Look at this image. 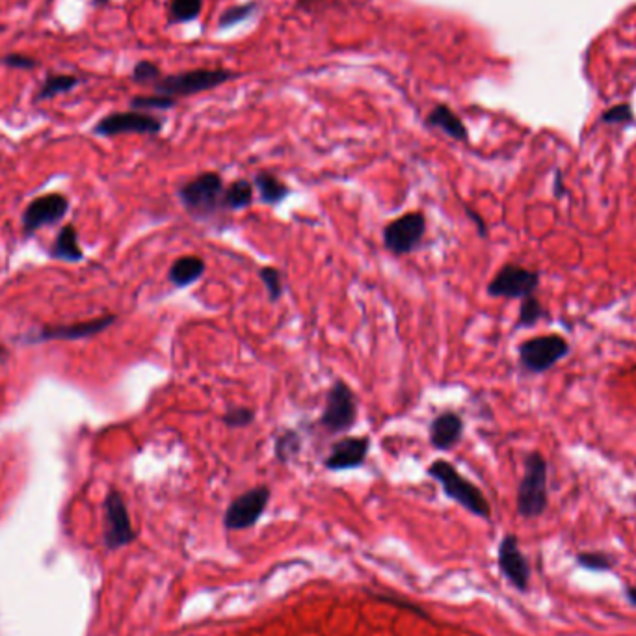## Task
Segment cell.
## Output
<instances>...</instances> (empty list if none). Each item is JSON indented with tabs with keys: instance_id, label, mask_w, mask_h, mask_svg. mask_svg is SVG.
I'll use <instances>...</instances> for the list:
<instances>
[{
	"instance_id": "1",
	"label": "cell",
	"mask_w": 636,
	"mask_h": 636,
	"mask_svg": "<svg viewBox=\"0 0 636 636\" xmlns=\"http://www.w3.org/2000/svg\"><path fill=\"white\" fill-rule=\"evenodd\" d=\"M223 192V177L218 172H203L177 188V199L192 220L211 223L225 213Z\"/></svg>"
},
{
	"instance_id": "2",
	"label": "cell",
	"mask_w": 636,
	"mask_h": 636,
	"mask_svg": "<svg viewBox=\"0 0 636 636\" xmlns=\"http://www.w3.org/2000/svg\"><path fill=\"white\" fill-rule=\"evenodd\" d=\"M426 474L441 486L443 493L450 501L460 505L464 510L476 517L486 521L491 519V506L482 490L474 486L469 479H465V476L454 467V464L438 458L426 467Z\"/></svg>"
},
{
	"instance_id": "3",
	"label": "cell",
	"mask_w": 636,
	"mask_h": 636,
	"mask_svg": "<svg viewBox=\"0 0 636 636\" xmlns=\"http://www.w3.org/2000/svg\"><path fill=\"white\" fill-rule=\"evenodd\" d=\"M359 417V400L352 385L345 380H333L326 391L324 410L316 424L330 436H343L352 431Z\"/></svg>"
},
{
	"instance_id": "4",
	"label": "cell",
	"mask_w": 636,
	"mask_h": 636,
	"mask_svg": "<svg viewBox=\"0 0 636 636\" xmlns=\"http://www.w3.org/2000/svg\"><path fill=\"white\" fill-rule=\"evenodd\" d=\"M548 462L540 452H531L517 488V514L523 519H536L548 510Z\"/></svg>"
},
{
	"instance_id": "5",
	"label": "cell",
	"mask_w": 636,
	"mask_h": 636,
	"mask_svg": "<svg viewBox=\"0 0 636 636\" xmlns=\"http://www.w3.org/2000/svg\"><path fill=\"white\" fill-rule=\"evenodd\" d=\"M426 214L423 211H410L391 220L383 227V247L395 257L412 255L423 246L426 237Z\"/></svg>"
},
{
	"instance_id": "6",
	"label": "cell",
	"mask_w": 636,
	"mask_h": 636,
	"mask_svg": "<svg viewBox=\"0 0 636 636\" xmlns=\"http://www.w3.org/2000/svg\"><path fill=\"white\" fill-rule=\"evenodd\" d=\"M237 73L227 70H192L179 75L163 77L158 82L153 84L155 94L166 96V97H188L201 92H209L225 82L235 79Z\"/></svg>"
},
{
	"instance_id": "7",
	"label": "cell",
	"mask_w": 636,
	"mask_h": 636,
	"mask_svg": "<svg viewBox=\"0 0 636 636\" xmlns=\"http://www.w3.org/2000/svg\"><path fill=\"white\" fill-rule=\"evenodd\" d=\"M519 365L531 374H543L570 354V345L560 335H540L517 347Z\"/></svg>"
},
{
	"instance_id": "8",
	"label": "cell",
	"mask_w": 636,
	"mask_h": 636,
	"mask_svg": "<svg viewBox=\"0 0 636 636\" xmlns=\"http://www.w3.org/2000/svg\"><path fill=\"white\" fill-rule=\"evenodd\" d=\"M272 498V490L268 486H255L235 497L223 512V527L230 532L247 531L255 527L264 515Z\"/></svg>"
},
{
	"instance_id": "9",
	"label": "cell",
	"mask_w": 636,
	"mask_h": 636,
	"mask_svg": "<svg viewBox=\"0 0 636 636\" xmlns=\"http://www.w3.org/2000/svg\"><path fill=\"white\" fill-rule=\"evenodd\" d=\"M105 510V529L103 543L108 551H118L127 548L136 540V531L132 527L130 514L125 505V498L118 490H110L103 503Z\"/></svg>"
},
{
	"instance_id": "10",
	"label": "cell",
	"mask_w": 636,
	"mask_h": 636,
	"mask_svg": "<svg viewBox=\"0 0 636 636\" xmlns=\"http://www.w3.org/2000/svg\"><path fill=\"white\" fill-rule=\"evenodd\" d=\"M540 287V272L529 270L514 263L498 268L493 280L488 283V294L491 298L503 300H523Z\"/></svg>"
},
{
	"instance_id": "11",
	"label": "cell",
	"mask_w": 636,
	"mask_h": 636,
	"mask_svg": "<svg viewBox=\"0 0 636 636\" xmlns=\"http://www.w3.org/2000/svg\"><path fill=\"white\" fill-rule=\"evenodd\" d=\"M164 121L147 112L129 110V112H113L101 118L92 132L103 138H113L121 134H142V136H156L163 132Z\"/></svg>"
},
{
	"instance_id": "12",
	"label": "cell",
	"mask_w": 636,
	"mask_h": 636,
	"mask_svg": "<svg viewBox=\"0 0 636 636\" xmlns=\"http://www.w3.org/2000/svg\"><path fill=\"white\" fill-rule=\"evenodd\" d=\"M70 207H71V201L60 192H51L34 197L21 218L22 233H25V237H32L39 230H43V227L60 223L65 218V214L70 213Z\"/></svg>"
},
{
	"instance_id": "13",
	"label": "cell",
	"mask_w": 636,
	"mask_h": 636,
	"mask_svg": "<svg viewBox=\"0 0 636 636\" xmlns=\"http://www.w3.org/2000/svg\"><path fill=\"white\" fill-rule=\"evenodd\" d=\"M118 316L116 314H103L92 321L84 322H75V324H54V326H41L36 331L29 333L25 337V343L29 345H39V343H51V340H82V339H92L103 331H106L110 326L116 324Z\"/></svg>"
},
{
	"instance_id": "14",
	"label": "cell",
	"mask_w": 636,
	"mask_h": 636,
	"mask_svg": "<svg viewBox=\"0 0 636 636\" xmlns=\"http://www.w3.org/2000/svg\"><path fill=\"white\" fill-rule=\"evenodd\" d=\"M497 565L503 577L517 590V592L525 594L531 586V564L527 556L519 548V540L515 534H506L498 541L497 549Z\"/></svg>"
},
{
	"instance_id": "15",
	"label": "cell",
	"mask_w": 636,
	"mask_h": 636,
	"mask_svg": "<svg viewBox=\"0 0 636 636\" xmlns=\"http://www.w3.org/2000/svg\"><path fill=\"white\" fill-rule=\"evenodd\" d=\"M371 445H372V441L367 434L339 438L337 441L331 443L330 452L324 458L322 465L326 471H331V473L359 469L365 465V462L369 458Z\"/></svg>"
},
{
	"instance_id": "16",
	"label": "cell",
	"mask_w": 636,
	"mask_h": 636,
	"mask_svg": "<svg viewBox=\"0 0 636 636\" xmlns=\"http://www.w3.org/2000/svg\"><path fill=\"white\" fill-rule=\"evenodd\" d=\"M464 431L465 423L462 415L452 410H445L431 419L428 426L430 445L438 452H448L462 441Z\"/></svg>"
},
{
	"instance_id": "17",
	"label": "cell",
	"mask_w": 636,
	"mask_h": 636,
	"mask_svg": "<svg viewBox=\"0 0 636 636\" xmlns=\"http://www.w3.org/2000/svg\"><path fill=\"white\" fill-rule=\"evenodd\" d=\"M207 272V263L199 255H180L168 270V281L175 289H188L197 283Z\"/></svg>"
},
{
	"instance_id": "18",
	"label": "cell",
	"mask_w": 636,
	"mask_h": 636,
	"mask_svg": "<svg viewBox=\"0 0 636 636\" xmlns=\"http://www.w3.org/2000/svg\"><path fill=\"white\" fill-rule=\"evenodd\" d=\"M426 125L431 129H438L443 134H447L448 138L456 142H467L469 132L464 121L458 118V113H454L447 105H438L430 110L426 116Z\"/></svg>"
},
{
	"instance_id": "19",
	"label": "cell",
	"mask_w": 636,
	"mask_h": 636,
	"mask_svg": "<svg viewBox=\"0 0 636 636\" xmlns=\"http://www.w3.org/2000/svg\"><path fill=\"white\" fill-rule=\"evenodd\" d=\"M49 257L63 263H80L84 259V252L79 242V230L73 223H65L58 231L49 249Z\"/></svg>"
},
{
	"instance_id": "20",
	"label": "cell",
	"mask_w": 636,
	"mask_h": 636,
	"mask_svg": "<svg viewBox=\"0 0 636 636\" xmlns=\"http://www.w3.org/2000/svg\"><path fill=\"white\" fill-rule=\"evenodd\" d=\"M252 183L259 196V201L263 203V205H268V207L280 205V203H283L290 196L289 185H285L283 180L272 172L255 173Z\"/></svg>"
},
{
	"instance_id": "21",
	"label": "cell",
	"mask_w": 636,
	"mask_h": 636,
	"mask_svg": "<svg viewBox=\"0 0 636 636\" xmlns=\"http://www.w3.org/2000/svg\"><path fill=\"white\" fill-rule=\"evenodd\" d=\"M255 188L247 179H235L230 185H225L223 192V209L225 213H240L254 205Z\"/></svg>"
},
{
	"instance_id": "22",
	"label": "cell",
	"mask_w": 636,
	"mask_h": 636,
	"mask_svg": "<svg viewBox=\"0 0 636 636\" xmlns=\"http://www.w3.org/2000/svg\"><path fill=\"white\" fill-rule=\"evenodd\" d=\"M304 448V438L298 430L283 428L274 438V458L281 465H289L298 460Z\"/></svg>"
},
{
	"instance_id": "23",
	"label": "cell",
	"mask_w": 636,
	"mask_h": 636,
	"mask_svg": "<svg viewBox=\"0 0 636 636\" xmlns=\"http://www.w3.org/2000/svg\"><path fill=\"white\" fill-rule=\"evenodd\" d=\"M82 79L77 75H62V73H49L45 77V80L41 82L38 94L34 97L36 103H43V101H51L58 96H65L71 94L73 89H77L80 86Z\"/></svg>"
},
{
	"instance_id": "24",
	"label": "cell",
	"mask_w": 636,
	"mask_h": 636,
	"mask_svg": "<svg viewBox=\"0 0 636 636\" xmlns=\"http://www.w3.org/2000/svg\"><path fill=\"white\" fill-rule=\"evenodd\" d=\"M257 274H259L261 283L264 285L268 302L270 304H278L283 298V294H285L281 270L276 268V266H263V268H259Z\"/></svg>"
},
{
	"instance_id": "25",
	"label": "cell",
	"mask_w": 636,
	"mask_h": 636,
	"mask_svg": "<svg viewBox=\"0 0 636 636\" xmlns=\"http://www.w3.org/2000/svg\"><path fill=\"white\" fill-rule=\"evenodd\" d=\"M545 316H548V311L543 309L540 300L532 294V297H527L521 300L515 328H532Z\"/></svg>"
},
{
	"instance_id": "26",
	"label": "cell",
	"mask_w": 636,
	"mask_h": 636,
	"mask_svg": "<svg viewBox=\"0 0 636 636\" xmlns=\"http://www.w3.org/2000/svg\"><path fill=\"white\" fill-rule=\"evenodd\" d=\"M575 564L588 572H610L616 567V558L603 551H586L575 556Z\"/></svg>"
},
{
	"instance_id": "27",
	"label": "cell",
	"mask_w": 636,
	"mask_h": 636,
	"mask_svg": "<svg viewBox=\"0 0 636 636\" xmlns=\"http://www.w3.org/2000/svg\"><path fill=\"white\" fill-rule=\"evenodd\" d=\"M255 417L257 415H255V412L252 410V407L231 406V407H227V410L223 412L222 423L227 428H231V430H242V428L252 426L255 423Z\"/></svg>"
},
{
	"instance_id": "28",
	"label": "cell",
	"mask_w": 636,
	"mask_h": 636,
	"mask_svg": "<svg viewBox=\"0 0 636 636\" xmlns=\"http://www.w3.org/2000/svg\"><path fill=\"white\" fill-rule=\"evenodd\" d=\"M203 8V0H172L170 3V19L172 22H188L194 21Z\"/></svg>"
},
{
	"instance_id": "29",
	"label": "cell",
	"mask_w": 636,
	"mask_h": 636,
	"mask_svg": "<svg viewBox=\"0 0 636 636\" xmlns=\"http://www.w3.org/2000/svg\"><path fill=\"white\" fill-rule=\"evenodd\" d=\"M177 105V99L166 96H136L130 99V108L146 112V110H170Z\"/></svg>"
},
{
	"instance_id": "30",
	"label": "cell",
	"mask_w": 636,
	"mask_h": 636,
	"mask_svg": "<svg viewBox=\"0 0 636 636\" xmlns=\"http://www.w3.org/2000/svg\"><path fill=\"white\" fill-rule=\"evenodd\" d=\"M130 79H132V82L140 84V86H153L155 82L163 79V73H161V67H158L156 63H153L149 60H142L134 65Z\"/></svg>"
},
{
	"instance_id": "31",
	"label": "cell",
	"mask_w": 636,
	"mask_h": 636,
	"mask_svg": "<svg viewBox=\"0 0 636 636\" xmlns=\"http://www.w3.org/2000/svg\"><path fill=\"white\" fill-rule=\"evenodd\" d=\"M257 4L254 3H249V4H240V6H233L230 10H225L218 21V27L220 29H231L235 25H238V22H242L244 19L247 17H252L254 12H255Z\"/></svg>"
},
{
	"instance_id": "32",
	"label": "cell",
	"mask_w": 636,
	"mask_h": 636,
	"mask_svg": "<svg viewBox=\"0 0 636 636\" xmlns=\"http://www.w3.org/2000/svg\"><path fill=\"white\" fill-rule=\"evenodd\" d=\"M601 121L603 123H610V125H627V123H634V113L631 105L622 103V105H615L607 108L601 113Z\"/></svg>"
},
{
	"instance_id": "33",
	"label": "cell",
	"mask_w": 636,
	"mask_h": 636,
	"mask_svg": "<svg viewBox=\"0 0 636 636\" xmlns=\"http://www.w3.org/2000/svg\"><path fill=\"white\" fill-rule=\"evenodd\" d=\"M0 63L8 70H17V71H32L36 67H39V62L29 54H21V53H10L0 58Z\"/></svg>"
},
{
	"instance_id": "34",
	"label": "cell",
	"mask_w": 636,
	"mask_h": 636,
	"mask_svg": "<svg viewBox=\"0 0 636 636\" xmlns=\"http://www.w3.org/2000/svg\"><path fill=\"white\" fill-rule=\"evenodd\" d=\"M374 599H378V601H381V603H388V605H393V607H398L400 610H407V612H414V615H417V616H421V618H430L428 615H426V610L424 608H421L419 605H415V603H412V601H406V599H398V598H395V596H381V594H371Z\"/></svg>"
},
{
	"instance_id": "35",
	"label": "cell",
	"mask_w": 636,
	"mask_h": 636,
	"mask_svg": "<svg viewBox=\"0 0 636 636\" xmlns=\"http://www.w3.org/2000/svg\"><path fill=\"white\" fill-rule=\"evenodd\" d=\"M465 216L474 223V227H476V231H479V235H481L482 238H486V237H488V225H486V222L482 220V216H481L479 213H476L474 209H471V207H465Z\"/></svg>"
},
{
	"instance_id": "36",
	"label": "cell",
	"mask_w": 636,
	"mask_h": 636,
	"mask_svg": "<svg viewBox=\"0 0 636 636\" xmlns=\"http://www.w3.org/2000/svg\"><path fill=\"white\" fill-rule=\"evenodd\" d=\"M565 192V188H564V183H562V175H560V172H556V175H555V196H562Z\"/></svg>"
},
{
	"instance_id": "37",
	"label": "cell",
	"mask_w": 636,
	"mask_h": 636,
	"mask_svg": "<svg viewBox=\"0 0 636 636\" xmlns=\"http://www.w3.org/2000/svg\"><path fill=\"white\" fill-rule=\"evenodd\" d=\"M625 599L636 608V586H627L625 588Z\"/></svg>"
},
{
	"instance_id": "38",
	"label": "cell",
	"mask_w": 636,
	"mask_h": 636,
	"mask_svg": "<svg viewBox=\"0 0 636 636\" xmlns=\"http://www.w3.org/2000/svg\"><path fill=\"white\" fill-rule=\"evenodd\" d=\"M108 3H110V0H92L94 6H105V4H108Z\"/></svg>"
}]
</instances>
